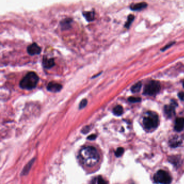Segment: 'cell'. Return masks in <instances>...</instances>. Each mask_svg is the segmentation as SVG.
Wrapping results in <instances>:
<instances>
[{"instance_id": "cell-1", "label": "cell", "mask_w": 184, "mask_h": 184, "mask_svg": "<svg viewBox=\"0 0 184 184\" xmlns=\"http://www.w3.org/2000/svg\"><path fill=\"white\" fill-rule=\"evenodd\" d=\"M79 156L83 163L89 167L95 166L99 160L98 152L96 149L93 146L82 148L79 152Z\"/></svg>"}, {"instance_id": "cell-2", "label": "cell", "mask_w": 184, "mask_h": 184, "mask_svg": "<svg viewBox=\"0 0 184 184\" xmlns=\"http://www.w3.org/2000/svg\"><path fill=\"white\" fill-rule=\"evenodd\" d=\"M39 77L34 72H30L24 76L20 83L22 89L31 90L34 89L38 84Z\"/></svg>"}, {"instance_id": "cell-3", "label": "cell", "mask_w": 184, "mask_h": 184, "mask_svg": "<svg viewBox=\"0 0 184 184\" xmlns=\"http://www.w3.org/2000/svg\"><path fill=\"white\" fill-rule=\"evenodd\" d=\"M159 123V117L156 113L148 112L143 119L144 125L148 130L156 129Z\"/></svg>"}, {"instance_id": "cell-4", "label": "cell", "mask_w": 184, "mask_h": 184, "mask_svg": "<svg viewBox=\"0 0 184 184\" xmlns=\"http://www.w3.org/2000/svg\"><path fill=\"white\" fill-rule=\"evenodd\" d=\"M154 179L157 183L160 184H170L172 182V178L170 175L165 171H158L154 176Z\"/></svg>"}, {"instance_id": "cell-5", "label": "cell", "mask_w": 184, "mask_h": 184, "mask_svg": "<svg viewBox=\"0 0 184 184\" xmlns=\"http://www.w3.org/2000/svg\"><path fill=\"white\" fill-rule=\"evenodd\" d=\"M160 83L156 81H152L147 84L144 90V94L145 95H156L160 90Z\"/></svg>"}, {"instance_id": "cell-6", "label": "cell", "mask_w": 184, "mask_h": 184, "mask_svg": "<svg viewBox=\"0 0 184 184\" xmlns=\"http://www.w3.org/2000/svg\"><path fill=\"white\" fill-rule=\"evenodd\" d=\"M176 106H177V103L174 101H172L170 105L165 106L164 113L166 116H167V117L172 118L176 114L175 109Z\"/></svg>"}, {"instance_id": "cell-7", "label": "cell", "mask_w": 184, "mask_h": 184, "mask_svg": "<svg viewBox=\"0 0 184 184\" xmlns=\"http://www.w3.org/2000/svg\"><path fill=\"white\" fill-rule=\"evenodd\" d=\"M27 52L31 56L38 55L41 53V48L38 45L37 43H34L28 47Z\"/></svg>"}, {"instance_id": "cell-8", "label": "cell", "mask_w": 184, "mask_h": 184, "mask_svg": "<svg viewBox=\"0 0 184 184\" xmlns=\"http://www.w3.org/2000/svg\"><path fill=\"white\" fill-rule=\"evenodd\" d=\"M62 89V85L55 82H50L47 85V90L50 92H59Z\"/></svg>"}, {"instance_id": "cell-9", "label": "cell", "mask_w": 184, "mask_h": 184, "mask_svg": "<svg viewBox=\"0 0 184 184\" xmlns=\"http://www.w3.org/2000/svg\"><path fill=\"white\" fill-rule=\"evenodd\" d=\"M174 129L177 132H181L184 129V118H178L175 121Z\"/></svg>"}, {"instance_id": "cell-10", "label": "cell", "mask_w": 184, "mask_h": 184, "mask_svg": "<svg viewBox=\"0 0 184 184\" xmlns=\"http://www.w3.org/2000/svg\"><path fill=\"white\" fill-rule=\"evenodd\" d=\"M42 64L45 68H51L55 65V61L53 58H47L46 57H44L43 58Z\"/></svg>"}, {"instance_id": "cell-11", "label": "cell", "mask_w": 184, "mask_h": 184, "mask_svg": "<svg viewBox=\"0 0 184 184\" xmlns=\"http://www.w3.org/2000/svg\"><path fill=\"white\" fill-rule=\"evenodd\" d=\"M181 143H182V141L180 139V138L177 136H176L173 138H172L169 142L170 146L173 148L179 146Z\"/></svg>"}, {"instance_id": "cell-12", "label": "cell", "mask_w": 184, "mask_h": 184, "mask_svg": "<svg viewBox=\"0 0 184 184\" xmlns=\"http://www.w3.org/2000/svg\"><path fill=\"white\" fill-rule=\"evenodd\" d=\"M35 160V159H33L32 160H30V161L25 166V167H24V168L23 169L22 172V173H21L22 176H25V175H27V174L29 173V171L30 170V168H31V167H32V166H33V165L34 164V163Z\"/></svg>"}, {"instance_id": "cell-13", "label": "cell", "mask_w": 184, "mask_h": 184, "mask_svg": "<svg viewBox=\"0 0 184 184\" xmlns=\"http://www.w3.org/2000/svg\"><path fill=\"white\" fill-rule=\"evenodd\" d=\"M72 19L71 18H66L62 21L61 22L62 29L63 30L68 29L71 27V23H72Z\"/></svg>"}, {"instance_id": "cell-14", "label": "cell", "mask_w": 184, "mask_h": 184, "mask_svg": "<svg viewBox=\"0 0 184 184\" xmlns=\"http://www.w3.org/2000/svg\"><path fill=\"white\" fill-rule=\"evenodd\" d=\"M95 12L93 11H85L83 12V16L85 17L86 20L88 22H91L95 19Z\"/></svg>"}, {"instance_id": "cell-15", "label": "cell", "mask_w": 184, "mask_h": 184, "mask_svg": "<svg viewBox=\"0 0 184 184\" xmlns=\"http://www.w3.org/2000/svg\"><path fill=\"white\" fill-rule=\"evenodd\" d=\"M147 6L146 3L144 2H142V3H139V4H134L131 6V9L132 10H139L141 9H143L144 8H146Z\"/></svg>"}, {"instance_id": "cell-16", "label": "cell", "mask_w": 184, "mask_h": 184, "mask_svg": "<svg viewBox=\"0 0 184 184\" xmlns=\"http://www.w3.org/2000/svg\"><path fill=\"white\" fill-rule=\"evenodd\" d=\"M113 113L116 116H121L123 113V107L121 105L116 106L113 109Z\"/></svg>"}, {"instance_id": "cell-17", "label": "cell", "mask_w": 184, "mask_h": 184, "mask_svg": "<svg viewBox=\"0 0 184 184\" xmlns=\"http://www.w3.org/2000/svg\"><path fill=\"white\" fill-rule=\"evenodd\" d=\"M142 86V84L140 82L137 83L136 84H135L134 85H133L132 88H131V91L133 93H137L140 90Z\"/></svg>"}, {"instance_id": "cell-18", "label": "cell", "mask_w": 184, "mask_h": 184, "mask_svg": "<svg viewBox=\"0 0 184 184\" xmlns=\"http://www.w3.org/2000/svg\"><path fill=\"white\" fill-rule=\"evenodd\" d=\"M134 18V16H133V15H130L128 17V19L127 21V22L126 23V24H125V27L126 28H129L130 27V25L131 24V23L132 22Z\"/></svg>"}, {"instance_id": "cell-19", "label": "cell", "mask_w": 184, "mask_h": 184, "mask_svg": "<svg viewBox=\"0 0 184 184\" xmlns=\"http://www.w3.org/2000/svg\"><path fill=\"white\" fill-rule=\"evenodd\" d=\"M124 149H123V147L118 148L115 152V155H116V157H120L122 156L123 155V154H124Z\"/></svg>"}, {"instance_id": "cell-20", "label": "cell", "mask_w": 184, "mask_h": 184, "mask_svg": "<svg viewBox=\"0 0 184 184\" xmlns=\"http://www.w3.org/2000/svg\"><path fill=\"white\" fill-rule=\"evenodd\" d=\"M128 100L131 103L139 102L141 101V98L136 97H130L128 98Z\"/></svg>"}, {"instance_id": "cell-21", "label": "cell", "mask_w": 184, "mask_h": 184, "mask_svg": "<svg viewBox=\"0 0 184 184\" xmlns=\"http://www.w3.org/2000/svg\"><path fill=\"white\" fill-rule=\"evenodd\" d=\"M88 103V100L86 99H83L82 101L79 103V109H82L84 108L85 106L87 105Z\"/></svg>"}, {"instance_id": "cell-22", "label": "cell", "mask_w": 184, "mask_h": 184, "mask_svg": "<svg viewBox=\"0 0 184 184\" xmlns=\"http://www.w3.org/2000/svg\"><path fill=\"white\" fill-rule=\"evenodd\" d=\"M98 184H108L107 182L102 177H99L97 181Z\"/></svg>"}, {"instance_id": "cell-23", "label": "cell", "mask_w": 184, "mask_h": 184, "mask_svg": "<svg viewBox=\"0 0 184 184\" xmlns=\"http://www.w3.org/2000/svg\"><path fill=\"white\" fill-rule=\"evenodd\" d=\"M89 130H90V128H89V126H85L83 128V129L82 130V132L84 134H85V133L89 132Z\"/></svg>"}, {"instance_id": "cell-24", "label": "cell", "mask_w": 184, "mask_h": 184, "mask_svg": "<svg viewBox=\"0 0 184 184\" xmlns=\"http://www.w3.org/2000/svg\"><path fill=\"white\" fill-rule=\"evenodd\" d=\"M96 137H97V136H96V134H91V135L89 136L88 137V139L90 140H95L96 138Z\"/></svg>"}, {"instance_id": "cell-25", "label": "cell", "mask_w": 184, "mask_h": 184, "mask_svg": "<svg viewBox=\"0 0 184 184\" xmlns=\"http://www.w3.org/2000/svg\"><path fill=\"white\" fill-rule=\"evenodd\" d=\"M178 96L180 98V99L182 100H184V92H181L178 94Z\"/></svg>"}, {"instance_id": "cell-26", "label": "cell", "mask_w": 184, "mask_h": 184, "mask_svg": "<svg viewBox=\"0 0 184 184\" xmlns=\"http://www.w3.org/2000/svg\"><path fill=\"white\" fill-rule=\"evenodd\" d=\"M173 44H174V43H171V44H170V45H166V47H164V48H163V49H162V50H163V51H164V50H165L166 49H168V48H170V47H171V46H172V45H173Z\"/></svg>"}, {"instance_id": "cell-27", "label": "cell", "mask_w": 184, "mask_h": 184, "mask_svg": "<svg viewBox=\"0 0 184 184\" xmlns=\"http://www.w3.org/2000/svg\"><path fill=\"white\" fill-rule=\"evenodd\" d=\"M182 138H183L184 139V134H183V137H182Z\"/></svg>"}, {"instance_id": "cell-28", "label": "cell", "mask_w": 184, "mask_h": 184, "mask_svg": "<svg viewBox=\"0 0 184 184\" xmlns=\"http://www.w3.org/2000/svg\"><path fill=\"white\" fill-rule=\"evenodd\" d=\"M183 86H184V82H183Z\"/></svg>"}]
</instances>
